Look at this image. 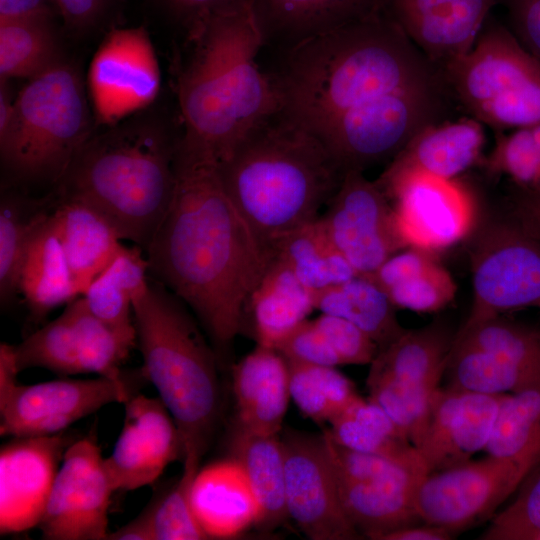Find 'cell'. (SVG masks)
Listing matches in <instances>:
<instances>
[{
	"label": "cell",
	"mask_w": 540,
	"mask_h": 540,
	"mask_svg": "<svg viewBox=\"0 0 540 540\" xmlns=\"http://www.w3.org/2000/svg\"><path fill=\"white\" fill-rule=\"evenodd\" d=\"M217 165L179 139L172 200L144 253L149 276L194 312L220 361L273 255L226 193Z\"/></svg>",
	"instance_id": "cell-1"
},
{
	"label": "cell",
	"mask_w": 540,
	"mask_h": 540,
	"mask_svg": "<svg viewBox=\"0 0 540 540\" xmlns=\"http://www.w3.org/2000/svg\"><path fill=\"white\" fill-rule=\"evenodd\" d=\"M284 52L273 74L280 111L320 141L343 118L385 95L444 82L386 10Z\"/></svg>",
	"instance_id": "cell-2"
},
{
	"label": "cell",
	"mask_w": 540,
	"mask_h": 540,
	"mask_svg": "<svg viewBox=\"0 0 540 540\" xmlns=\"http://www.w3.org/2000/svg\"><path fill=\"white\" fill-rule=\"evenodd\" d=\"M186 33L176 83L180 140L219 163L281 110L280 90L256 62L264 41L248 0L227 3Z\"/></svg>",
	"instance_id": "cell-3"
},
{
	"label": "cell",
	"mask_w": 540,
	"mask_h": 540,
	"mask_svg": "<svg viewBox=\"0 0 540 540\" xmlns=\"http://www.w3.org/2000/svg\"><path fill=\"white\" fill-rule=\"evenodd\" d=\"M217 167L226 193L272 255L282 238L320 217L345 174L316 136L281 111Z\"/></svg>",
	"instance_id": "cell-4"
},
{
	"label": "cell",
	"mask_w": 540,
	"mask_h": 540,
	"mask_svg": "<svg viewBox=\"0 0 540 540\" xmlns=\"http://www.w3.org/2000/svg\"><path fill=\"white\" fill-rule=\"evenodd\" d=\"M179 138L137 115L94 132L55 190L101 214L121 240L143 251L168 210Z\"/></svg>",
	"instance_id": "cell-5"
},
{
	"label": "cell",
	"mask_w": 540,
	"mask_h": 540,
	"mask_svg": "<svg viewBox=\"0 0 540 540\" xmlns=\"http://www.w3.org/2000/svg\"><path fill=\"white\" fill-rule=\"evenodd\" d=\"M132 307L142 374L178 428L183 470L196 473L219 420V359L188 306L150 276Z\"/></svg>",
	"instance_id": "cell-6"
},
{
	"label": "cell",
	"mask_w": 540,
	"mask_h": 540,
	"mask_svg": "<svg viewBox=\"0 0 540 540\" xmlns=\"http://www.w3.org/2000/svg\"><path fill=\"white\" fill-rule=\"evenodd\" d=\"M88 100L79 72L66 60L28 80L0 134L4 169L20 182L56 187L95 132Z\"/></svg>",
	"instance_id": "cell-7"
},
{
	"label": "cell",
	"mask_w": 540,
	"mask_h": 540,
	"mask_svg": "<svg viewBox=\"0 0 540 540\" xmlns=\"http://www.w3.org/2000/svg\"><path fill=\"white\" fill-rule=\"evenodd\" d=\"M441 73L453 100L496 132L540 124V61L502 24L486 22L471 51Z\"/></svg>",
	"instance_id": "cell-8"
},
{
	"label": "cell",
	"mask_w": 540,
	"mask_h": 540,
	"mask_svg": "<svg viewBox=\"0 0 540 540\" xmlns=\"http://www.w3.org/2000/svg\"><path fill=\"white\" fill-rule=\"evenodd\" d=\"M452 96L445 82L381 97L339 121L321 140L340 169L390 162L424 128L446 120Z\"/></svg>",
	"instance_id": "cell-9"
},
{
	"label": "cell",
	"mask_w": 540,
	"mask_h": 540,
	"mask_svg": "<svg viewBox=\"0 0 540 540\" xmlns=\"http://www.w3.org/2000/svg\"><path fill=\"white\" fill-rule=\"evenodd\" d=\"M470 261L473 301L463 326L522 309L540 310V240L514 218L484 226Z\"/></svg>",
	"instance_id": "cell-10"
},
{
	"label": "cell",
	"mask_w": 540,
	"mask_h": 540,
	"mask_svg": "<svg viewBox=\"0 0 540 540\" xmlns=\"http://www.w3.org/2000/svg\"><path fill=\"white\" fill-rule=\"evenodd\" d=\"M375 182L392 205L406 248L436 254L463 241L475 228L476 200L458 178L414 171L381 173Z\"/></svg>",
	"instance_id": "cell-11"
},
{
	"label": "cell",
	"mask_w": 540,
	"mask_h": 540,
	"mask_svg": "<svg viewBox=\"0 0 540 540\" xmlns=\"http://www.w3.org/2000/svg\"><path fill=\"white\" fill-rule=\"evenodd\" d=\"M528 473L518 464L488 455L442 471L418 482L414 504L420 519L454 535L493 516Z\"/></svg>",
	"instance_id": "cell-12"
},
{
	"label": "cell",
	"mask_w": 540,
	"mask_h": 540,
	"mask_svg": "<svg viewBox=\"0 0 540 540\" xmlns=\"http://www.w3.org/2000/svg\"><path fill=\"white\" fill-rule=\"evenodd\" d=\"M134 384L98 376L62 378L32 385L16 380L0 384V434L10 437L51 436L105 405L125 403Z\"/></svg>",
	"instance_id": "cell-13"
},
{
	"label": "cell",
	"mask_w": 540,
	"mask_h": 540,
	"mask_svg": "<svg viewBox=\"0 0 540 540\" xmlns=\"http://www.w3.org/2000/svg\"><path fill=\"white\" fill-rule=\"evenodd\" d=\"M161 73L144 27L111 29L91 60L87 88L97 124L115 125L147 108L159 94Z\"/></svg>",
	"instance_id": "cell-14"
},
{
	"label": "cell",
	"mask_w": 540,
	"mask_h": 540,
	"mask_svg": "<svg viewBox=\"0 0 540 540\" xmlns=\"http://www.w3.org/2000/svg\"><path fill=\"white\" fill-rule=\"evenodd\" d=\"M116 491L95 439L71 442L64 452L38 525L47 540L108 539L109 506Z\"/></svg>",
	"instance_id": "cell-15"
},
{
	"label": "cell",
	"mask_w": 540,
	"mask_h": 540,
	"mask_svg": "<svg viewBox=\"0 0 540 540\" xmlns=\"http://www.w3.org/2000/svg\"><path fill=\"white\" fill-rule=\"evenodd\" d=\"M319 220L359 275L373 274L390 256L406 248L391 203L361 171L344 174Z\"/></svg>",
	"instance_id": "cell-16"
},
{
	"label": "cell",
	"mask_w": 540,
	"mask_h": 540,
	"mask_svg": "<svg viewBox=\"0 0 540 540\" xmlns=\"http://www.w3.org/2000/svg\"><path fill=\"white\" fill-rule=\"evenodd\" d=\"M281 441L288 517L312 540L361 539L343 510L323 436L288 432Z\"/></svg>",
	"instance_id": "cell-17"
},
{
	"label": "cell",
	"mask_w": 540,
	"mask_h": 540,
	"mask_svg": "<svg viewBox=\"0 0 540 540\" xmlns=\"http://www.w3.org/2000/svg\"><path fill=\"white\" fill-rule=\"evenodd\" d=\"M72 441L63 433L12 437L0 451V533L38 527L63 455Z\"/></svg>",
	"instance_id": "cell-18"
},
{
	"label": "cell",
	"mask_w": 540,
	"mask_h": 540,
	"mask_svg": "<svg viewBox=\"0 0 540 540\" xmlns=\"http://www.w3.org/2000/svg\"><path fill=\"white\" fill-rule=\"evenodd\" d=\"M124 404L121 432L105 458L116 491L152 484L170 463L183 459L178 428L160 398L134 394Z\"/></svg>",
	"instance_id": "cell-19"
},
{
	"label": "cell",
	"mask_w": 540,
	"mask_h": 540,
	"mask_svg": "<svg viewBox=\"0 0 540 540\" xmlns=\"http://www.w3.org/2000/svg\"><path fill=\"white\" fill-rule=\"evenodd\" d=\"M506 395L439 387L427 430L417 449L426 473L461 465L484 450Z\"/></svg>",
	"instance_id": "cell-20"
},
{
	"label": "cell",
	"mask_w": 540,
	"mask_h": 540,
	"mask_svg": "<svg viewBox=\"0 0 540 540\" xmlns=\"http://www.w3.org/2000/svg\"><path fill=\"white\" fill-rule=\"evenodd\" d=\"M264 45L283 51L386 10V0H248Z\"/></svg>",
	"instance_id": "cell-21"
},
{
	"label": "cell",
	"mask_w": 540,
	"mask_h": 540,
	"mask_svg": "<svg viewBox=\"0 0 540 540\" xmlns=\"http://www.w3.org/2000/svg\"><path fill=\"white\" fill-rule=\"evenodd\" d=\"M235 428L254 435H278L290 399L287 360L262 345L233 367Z\"/></svg>",
	"instance_id": "cell-22"
},
{
	"label": "cell",
	"mask_w": 540,
	"mask_h": 540,
	"mask_svg": "<svg viewBox=\"0 0 540 540\" xmlns=\"http://www.w3.org/2000/svg\"><path fill=\"white\" fill-rule=\"evenodd\" d=\"M190 500L208 539L237 537L256 527L260 519V506L249 479L231 456L199 468Z\"/></svg>",
	"instance_id": "cell-23"
},
{
	"label": "cell",
	"mask_w": 540,
	"mask_h": 540,
	"mask_svg": "<svg viewBox=\"0 0 540 540\" xmlns=\"http://www.w3.org/2000/svg\"><path fill=\"white\" fill-rule=\"evenodd\" d=\"M485 133L473 117L443 120L421 130L387 165L382 174L423 172L457 179L481 165Z\"/></svg>",
	"instance_id": "cell-24"
},
{
	"label": "cell",
	"mask_w": 540,
	"mask_h": 540,
	"mask_svg": "<svg viewBox=\"0 0 540 540\" xmlns=\"http://www.w3.org/2000/svg\"><path fill=\"white\" fill-rule=\"evenodd\" d=\"M53 216L72 279L81 296L109 265L122 246L121 239L94 208L55 190Z\"/></svg>",
	"instance_id": "cell-25"
},
{
	"label": "cell",
	"mask_w": 540,
	"mask_h": 540,
	"mask_svg": "<svg viewBox=\"0 0 540 540\" xmlns=\"http://www.w3.org/2000/svg\"><path fill=\"white\" fill-rule=\"evenodd\" d=\"M498 0H448L400 27L441 71L468 54Z\"/></svg>",
	"instance_id": "cell-26"
},
{
	"label": "cell",
	"mask_w": 540,
	"mask_h": 540,
	"mask_svg": "<svg viewBox=\"0 0 540 540\" xmlns=\"http://www.w3.org/2000/svg\"><path fill=\"white\" fill-rule=\"evenodd\" d=\"M396 308L435 313L455 297L457 284L434 253L407 247L390 256L373 274Z\"/></svg>",
	"instance_id": "cell-27"
},
{
	"label": "cell",
	"mask_w": 540,
	"mask_h": 540,
	"mask_svg": "<svg viewBox=\"0 0 540 540\" xmlns=\"http://www.w3.org/2000/svg\"><path fill=\"white\" fill-rule=\"evenodd\" d=\"M455 334L434 321L405 331L378 350L370 363L367 380H390L408 386L440 385Z\"/></svg>",
	"instance_id": "cell-28"
},
{
	"label": "cell",
	"mask_w": 540,
	"mask_h": 540,
	"mask_svg": "<svg viewBox=\"0 0 540 540\" xmlns=\"http://www.w3.org/2000/svg\"><path fill=\"white\" fill-rule=\"evenodd\" d=\"M18 289L35 323L41 322L53 309L81 296L72 279L53 213L38 228L28 246Z\"/></svg>",
	"instance_id": "cell-29"
},
{
	"label": "cell",
	"mask_w": 540,
	"mask_h": 540,
	"mask_svg": "<svg viewBox=\"0 0 540 540\" xmlns=\"http://www.w3.org/2000/svg\"><path fill=\"white\" fill-rule=\"evenodd\" d=\"M246 310L258 345L276 346L315 310L314 291L280 259L273 257L251 293Z\"/></svg>",
	"instance_id": "cell-30"
},
{
	"label": "cell",
	"mask_w": 540,
	"mask_h": 540,
	"mask_svg": "<svg viewBox=\"0 0 540 540\" xmlns=\"http://www.w3.org/2000/svg\"><path fill=\"white\" fill-rule=\"evenodd\" d=\"M325 432L338 444L395 460L417 475L426 470L417 448L405 432L375 402L358 396L329 421Z\"/></svg>",
	"instance_id": "cell-31"
},
{
	"label": "cell",
	"mask_w": 540,
	"mask_h": 540,
	"mask_svg": "<svg viewBox=\"0 0 540 540\" xmlns=\"http://www.w3.org/2000/svg\"><path fill=\"white\" fill-rule=\"evenodd\" d=\"M315 309L343 318L371 337L379 349L404 331L396 307L370 275H356L314 292Z\"/></svg>",
	"instance_id": "cell-32"
},
{
	"label": "cell",
	"mask_w": 540,
	"mask_h": 540,
	"mask_svg": "<svg viewBox=\"0 0 540 540\" xmlns=\"http://www.w3.org/2000/svg\"><path fill=\"white\" fill-rule=\"evenodd\" d=\"M335 475L343 510L361 536L382 540L395 530L424 523L414 504L416 487L358 482Z\"/></svg>",
	"instance_id": "cell-33"
},
{
	"label": "cell",
	"mask_w": 540,
	"mask_h": 540,
	"mask_svg": "<svg viewBox=\"0 0 540 540\" xmlns=\"http://www.w3.org/2000/svg\"><path fill=\"white\" fill-rule=\"evenodd\" d=\"M231 457L243 467L260 506L256 527L272 529L287 517L285 456L278 435H254L234 429Z\"/></svg>",
	"instance_id": "cell-34"
},
{
	"label": "cell",
	"mask_w": 540,
	"mask_h": 540,
	"mask_svg": "<svg viewBox=\"0 0 540 540\" xmlns=\"http://www.w3.org/2000/svg\"><path fill=\"white\" fill-rule=\"evenodd\" d=\"M54 191L41 198L3 191L0 199V301L7 305L19 295V276L28 246L38 228L53 213Z\"/></svg>",
	"instance_id": "cell-35"
},
{
	"label": "cell",
	"mask_w": 540,
	"mask_h": 540,
	"mask_svg": "<svg viewBox=\"0 0 540 540\" xmlns=\"http://www.w3.org/2000/svg\"><path fill=\"white\" fill-rule=\"evenodd\" d=\"M149 281V265L137 245L121 248L109 265L89 284L82 297L100 320L119 329H135L133 299Z\"/></svg>",
	"instance_id": "cell-36"
},
{
	"label": "cell",
	"mask_w": 540,
	"mask_h": 540,
	"mask_svg": "<svg viewBox=\"0 0 540 540\" xmlns=\"http://www.w3.org/2000/svg\"><path fill=\"white\" fill-rule=\"evenodd\" d=\"M53 17L0 21V79H32L63 60Z\"/></svg>",
	"instance_id": "cell-37"
},
{
	"label": "cell",
	"mask_w": 540,
	"mask_h": 540,
	"mask_svg": "<svg viewBox=\"0 0 540 540\" xmlns=\"http://www.w3.org/2000/svg\"><path fill=\"white\" fill-rule=\"evenodd\" d=\"M273 257L314 292L359 275L332 243L319 218L282 238Z\"/></svg>",
	"instance_id": "cell-38"
},
{
	"label": "cell",
	"mask_w": 540,
	"mask_h": 540,
	"mask_svg": "<svg viewBox=\"0 0 540 540\" xmlns=\"http://www.w3.org/2000/svg\"><path fill=\"white\" fill-rule=\"evenodd\" d=\"M484 450L528 475L540 466V385L505 396Z\"/></svg>",
	"instance_id": "cell-39"
},
{
	"label": "cell",
	"mask_w": 540,
	"mask_h": 540,
	"mask_svg": "<svg viewBox=\"0 0 540 540\" xmlns=\"http://www.w3.org/2000/svg\"><path fill=\"white\" fill-rule=\"evenodd\" d=\"M445 373L447 387L481 394H514L540 385L539 368L462 346H452Z\"/></svg>",
	"instance_id": "cell-40"
},
{
	"label": "cell",
	"mask_w": 540,
	"mask_h": 540,
	"mask_svg": "<svg viewBox=\"0 0 540 540\" xmlns=\"http://www.w3.org/2000/svg\"><path fill=\"white\" fill-rule=\"evenodd\" d=\"M74 325L81 373L125 381L122 365L137 344L136 329L115 328L97 318L82 296L66 305Z\"/></svg>",
	"instance_id": "cell-41"
},
{
	"label": "cell",
	"mask_w": 540,
	"mask_h": 540,
	"mask_svg": "<svg viewBox=\"0 0 540 540\" xmlns=\"http://www.w3.org/2000/svg\"><path fill=\"white\" fill-rule=\"evenodd\" d=\"M287 363L290 398L316 423L329 422L359 396L354 383L335 366Z\"/></svg>",
	"instance_id": "cell-42"
},
{
	"label": "cell",
	"mask_w": 540,
	"mask_h": 540,
	"mask_svg": "<svg viewBox=\"0 0 540 540\" xmlns=\"http://www.w3.org/2000/svg\"><path fill=\"white\" fill-rule=\"evenodd\" d=\"M452 346L497 354L540 369V327L504 315L462 326L455 334Z\"/></svg>",
	"instance_id": "cell-43"
},
{
	"label": "cell",
	"mask_w": 540,
	"mask_h": 540,
	"mask_svg": "<svg viewBox=\"0 0 540 540\" xmlns=\"http://www.w3.org/2000/svg\"><path fill=\"white\" fill-rule=\"evenodd\" d=\"M14 355L19 372L41 368L61 376L82 374L77 337L67 307L57 318L14 346Z\"/></svg>",
	"instance_id": "cell-44"
},
{
	"label": "cell",
	"mask_w": 540,
	"mask_h": 540,
	"mask_svg": "<svg viewBox=\"0 0 540 540\" xmlns=\"http://www.w3.org/2000/svg\"><path fill=\"white\" fill-rule=\"evenodd\" d=\"M369 399L379 405L418 449L427 430L432 401L440 385L407 386L366 380Z\"/></svg>",
	"instance_id": "cell-45"
},
{
	"label": "cell",
	"mask_w": 540,
	"mask_h": 540,
	"mask_svg": "<svg viewBox=\"0 0 540 540\" xmlns=\"http://www.w3.org/2000/svg\"><path fill=\"white\" fill-rule=\"evenodd\" d=\"M195 475L182 472L179 480L143 511L153 540L208 539L191 506L190 490Z\"/></svg>",
	"instance_id": "cell-46"
},
{
	"label": "cell",
	"mask_w": 540,
	"mask_h": 540,
	"mask_svg": "<svg viewBox=\"0 0 540 540\" xmlns=\"http://www.w3.org/2000/svg\"><path fill=\"white\" fill-rule=\"evenodd\" d=\"M322 436L334 471L343 478L415 488L423 477L395 460L344 447L336 443L326 432Z\"/></svg>",
	"instance_id": "cell-47"
},
{
	"label": "cell",
	"mask_w": 540,
	"mask_h": 540,
	"mask_svg": "<svg viewBox=\"0 0 540 540\" xmlns=\"http://www.w3.org/2000/svg\"><path fill=\"white\" fill-rule=\"evenodd\" d=\"M514 500L495 514L482 540H540V466L520 485Z\"/></svg>",
	"instance_id": "cell-48"
},
{
	"label": "cell",
	"mask_w": 540,
	"mask_h": 540,
	"mask_svg": "<svg viewBox=\"0 0 540 540\" xmlns=\"http://www.w3.org/2000/svg\"><path fill=\"white\" fill-rule=\"evenodd\" d=\"M316 326L338 356L341 365L370 364L378 353L376 342L353 323L325 313L314 319Z\"/></svg>",
	"instance_id": "cell-49"
},
{
	"label": "cell",
	"mask_w": 540,
	"mask_h": 540,
	"mask_svg": "<svg viewBox=\"0 0 540 540\" xmlns=\"http://www.w3.org/2000/svg\"><path fill=\"white\" fill-rule=\"evenodd\" d=\"M275 349L288 361L335 367L341 365L314 320H304Z\"/></svg>",
	"instance_id": "cell-50"
},
{
	"label": "cell",
	"mask_w": 540,
	"mask_h": 540,
	"mask_svg": "<svg viewBox=\"0 0 540 540\" xmlns=\"http://www.w3.org/2000/svg\"><path fill=\"white\" fill-rule=\"evenodd\" d=\"M509 29L519 43L540 61V0H498Z\"/></svg>",
	"instance_id": "cell-51"
},
{
	"label": "cell",
	"mask_w": 540,
	"mask_h": 540,
	"mask_svg": "<svg viewBox=\"0 0 540 540\" xmlns=\"http://www.w3.org/2000/svg\"><path fill=\"white\" fill-rule=\"evenodd\" d=\"M59 18L69 32H87L108 16L119 0H56Z\"/></svg>",
	"instance_id": "cell-52"
},
{
	"label": "cell",
	"mask_w": 540,
	"mask_h": 540,
	"mask_svg": "<svg viewBox=\"0 0 540 540\" xmlns=\"http://www.w3.org/2000/svg\"><path fill=\"white\" fill-rule=\"evenodd\" d=\"M233 0H158L168 16L187 32L211 12Z\"/></svg>",
	"instance_id": "cell-53"
},
{
	"label": "cell",
	"mask_w": 540,
	"mask_h": 540,
	"mask_svg": "<svg viewBox=\"0 0 540 540\" xmlns=\"http://www.w3.org/2000/svg\"><path fill=\"white\" fill-rule=\"evenodd\" d=\"M510 207L511 217L540 240V192L515 187Z\"/></svg>",
	"instance_id": "cell-54"
},
{
	"label": "cell",
	"mask_w": 540,
	"mask_h": 540,
	"mask_svg": "<svg viewBox=\"0 0 540 540\" xmlns=\"http://www.w3.org/2000/svg\"><path fill=\"white\" fill-rule=\"evenodd\" d=\"M59 18L56 0H0V21L29 18Z\"/></svg>",
	"instance_id": "cell-55"
},
{
	"label": "cell",
	"mask_w": 540,
	"mask_h": 540,
	"mask_svg": "<svg viewBox=\"0 0 540 540\" xmlns=\"http://www.w3.org/2000/svg\"><path fill=\"white\" fill-rule=\"evenodd\" d=\"M454 534L440 526L420 523L395 530L385 535L382 540H450Z\"/></svg>",
	"instance_id": "cell-56"
},
{
	"label": "cell",
	"mask_w": 540,
	"mask_h": 540,
	"mask_svg": "<svg viewBox=\"0 0 540 540\" xmlns=\"http://www.w3.org/2000/svg\"><path fill=\"white\" fill-rule=\"evenodd\" d=\"M109 540H153L148 522L141 512L136 518L111 532Z\"/></svg>",
	"instance_id": "cell-57"
},
{
	"label": "cell",
	"mask_w": 540,
	"mask_h": 540,
	"mask_svg": "<svg viewBox=\"0 0 540 540\" xmlns=\"http://www.w3.org/2000/svg\"><path fill=\"white\" fill-rule=\"evenodd\" d=\"M14 100L8 86V80L0 79V134L6 130L10 123Z\"/></svg>",
	"instance_id": "cell-58"
},
{
	"label": "cell",
	"mask_w": 540,
	"mask_h": 540,
	"mask_svg": "<svg viewBox=\"0 0 540 540\" xmlns=\"http://www.w3.org/2000/svg\"><path fill=\"white\" fill-rule=\"evenodd\" d=\"M529 128L540 154V124L529 126Z\"/></svg>",
	"instance_id": "cell-59"
}]
</instances>
